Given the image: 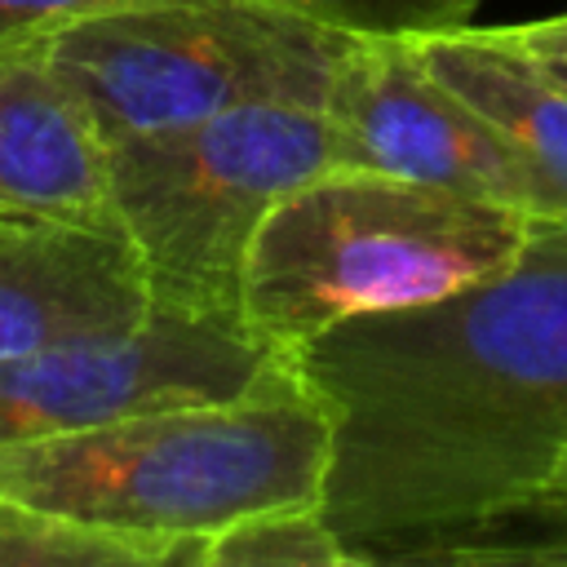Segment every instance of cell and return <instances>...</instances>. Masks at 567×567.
Segmentation results:
<instances>
[{"label":"cell","instance_id":"6da1fadb","mask_svg":"<svg viewBox=\"0 0 567 567\" xmlns=\"http://www.w3.org/2000/svg\"><path fill=\"white\" fill-rule=\"evenodd\" d=\"M284 359L332 421L319 509L350 567L532 501L567 452V221L536 217L509 266Z\"/></svg>","mask_w":567,"mask_h":567},{"label":"cell","instance_id":"7a4b0ae2","mask_svg":"<svg viewBox=\"0 0 567 567\" xmlns=\"http://www.w3.org/2000/svg\"><path fill=\"white\" fill-rule=\"evenodd\" d=\"M328 408L279 363L244 394L128 412L0 447V496L199 567L213 532L279 505H319Z\"/></svg>","mask_w":567,"mask_h":567},{"label":"cell","instance_id":"3957f363","mask_svg":"<svg viewBox=\"0 0 567 567\" xmlns=\"http://www.w3.org/2000/svg\"><path fill=\"white\" fill-rule=\"evenodd\" d=\"M532 213L372 168H328L288 190L244 261V323L292 346L332 323L447 297L509 266Z\"/></svg>","mask_w":567,"mask_h":567},{"label":"cell","instance_id":"277c9868","mask_svg":"<svg viewBox=\"0 0 567 567\" xmlns=\"http://www.w3.org/2000/svg\"><path fill=\"white\" fill-rule=\"evenodd\" d=\"M111 208L155 310L244 323V261L266 213L341 168L323 106L252 102L190 128L115 142ZM248 328V323H244Z\"/></svg>","mask_w":567,"mask_h":567},{"label":"cell","instance_id":"5b68a950","mask_svg":"<svg viewBox=\"0 0 567 567\" xmlns=\"http://www.w3.org/2000/svg\"><path fill=\"white\" fill-rule=\"evenodd\" d=\"M354 35L270 0H159L44 35L102 142L190 128L252 102L323 106Z\"/></svg>","mask_w":567,"mask_h":567},{"label":"cell","instance_id":"8992f818","mask_svg":"<svg viewBox=\"0 0 567 567\" xmlns=\"http://www.w3.org/2000/svg\"><path fill=\"white\" fill-rule=\"evenodd\" d=\"M279 346L244 323L146 310L128 328L62 337L0 359V447L89 430L128 412L217 403L252 390Z\"/></svg>","mask_w":567,"mask_h":567},{"label":"cell","instance_id":"52a82bcc","mask_svg":"<svg viewBox=\"0 0 567 567\" xmlns=\"http://www.w3.org/2000/svg\"><path fill=\"white\" fill-rule=\"evenodd\" d=\"M323 111L337 128L341 168H372L536 217L514 146L403 35H354L332 71Z\"/></svg>","mask_w":567,"mask_h":567},{"label":"cell","instance_id":"ba28073f","mask_svg":"<svg viewBox=\"0 0 567 567\" xmlns=\"http://www.w3.org/2000/svg\"><path fill=\"white\" fill-rule=\"evenodd\" d=\"M146 310V279L120 230L0 213V359L128 328Z\"/></svg>","mask_w":567,"mask_h":567},{"label":"cell","instance_id":"9c48e42d","mask_svg":"<svg viewBox=\"0 0 567 567\" xmlns=\"http://www.w3.org/2000/svg\"><path fill=\"white\" fill-rule=\"evenodd\" d=\"M0 213L120 230L106 142L44 40L0 44Z\"/></svg>","mask_w":567,"mask_h":567},{"label":"cell","instance_id":"30bf717a","mask_svg":"<svg viewBox=\"0 0 567 567\" xmlns=\"http://www.w3.org/2000/svg\"><path fill=\"white\" fill-rule=\"evenodd\" d=\"M421 62L461 93L527 168L536 217L567 221V84L501 27H456L412 40Z\"/></svg>","mask_w":567,"mask_h":567},{"label":"cell","instance_id":"8fae6325","mask_svg":"<svg viewBox=\"0 0 567 567\" xmlns=\"http://www.w3.org/2000/svg\"><path fill=\"white\" fill-rule=\"evenodd\" d=\"M403 563H567V492L549 487L532 501L483 514L416 545Z\"/></svg>","mask_w":567,"mask_h":567},{"label":"cell","instance_id":"7c38bea8","mask_svg":"<svg viewBox=\"0 0 567 567\" xmlns=\"http://www.w3.org/2000/svg\"><path fill=\"white\" fill-rule=\"evenodd\" d=\"M199 567H350L319 505H279L213 532Z\"/></svg>","mask_w":567,"mask_h":567},{"label":"cell","instance_id":"4fadbf2b","mask_svg":"<svg viewBox=\"0 0 567 567\" xmlns=\"http://www.w3.org/2000/svg\"><path fill=\"white\" fill-rule=\"evenodd\" d=\"M0 567H155V558L128 540L58 523L0 496Z\"/></svg>","mask_w":567,"mask_h":567},{"label":"cell","instance_id":"5bb4252c","mask_svg":"<svg viewBox=\"0 0 567 567\" xmlns=\"http://www.w3.org/2000/svg\"><path fill=\"white\" fill-rule=\"evenodd\" d=\"M346 35H439L470 27L483 0H270Z\"/></svg>","mask_w":567,"mask_h":567},{"label":"cell","instance_id":"9a60e30c","mask_svg":"<svg viewBox=\"0 0 567 567\" xmlns=\"http://www.w3.org/2000/svg\"><path fill=\"white\" fill-rule=\"evenodd\" d=\"M128 4H159V0H0V44L44 40L80 18L128 9Z\"/></svg>","mask_w":567,"mask_h":567},{"label":"cell","instance_id":"2e32d148","mask_svg":"<svg viewBox=\"0 0 567 567\" xmlns=\"http://www.w3.org/2000/svg\"><path fill=\"white\" fill-rule=\"evenodd\" d=\"M518 49L536 53V58H567V13L558 18H536V22H518V27H501Z\"/></svg>","mask_w":567,"mask_h":567},{"label":"cell","instance_id":"e0dca14e","mask_svg":"<svg viewBox=\"0 0 567 567\" xmlns=\"http://www.w3.org/2000/svg\"><path fill=\"white\" fill-rule=\"evenodd\" d=\"M554 492H567V452H563V461H558V470H554V483H549Z\"/></svg>","mask_w":567,"mask_h":567},{"label":"cell","instance_id":"ac0fdd59","mask_svg":"<svg viewBox=\"0 0 567 567\" xmlns=\"http://www.w3.org/2000/svg\"><path fill=\"white\" fill-rule=\"evenodd\" d=\"M540 62H545V66H549V71H554L563 84H567V58H540Z\"/></svg>","mask_w":567,"mask_h":567}]
</instances>
